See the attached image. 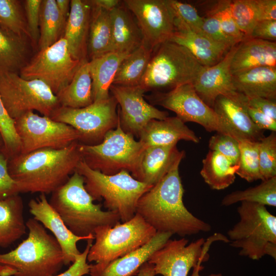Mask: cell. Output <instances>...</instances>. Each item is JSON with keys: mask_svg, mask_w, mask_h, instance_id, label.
I'll use <instances>...</instances> for the list:
<instances>
[{"mask_svg": "<svg viewBox=\"0 0 276 276\" xmlns=\"http://www.w3.org/2000/svg\"><path fill=\"white\" fill-rule=\"evenodd\" d=\"M261 66L276 67V42L247 38L238 43L231 70L233 75Z\"/></svg>", "mask_w": 276, "mask_h": 276, "instance_id": "484cf974", "label": "cell"}, {"mask_svg": "<svg viewBox=\"0 0 276 276\" xmlns=\"http://www.w3.org/2000/svg\"><path fill=\"white\" fill-rule=\"evenodd\" d=\"M154 50L143 41L122 62L112 84L124 86H139L147 68Z\"/></svg>", "mask_w": 276, "mask_h": 276, "instance_id": "e575fe53", "label": "cell"}, {"mask_svg": "<svg viewBox=\"0 0 276 276\" xmlns=\"http://www.w3.org/2000/svg\"><path fill=\"white\" fill-rule=\"evenodd\" d=\"M14 121L21 144L20 153L45 148L60 149L79 142L80 139V133L71 126L33 111Z\"/></svg>", "mask_w": 276, "mask_h": 276, "instance_id": "4fadbf2b", "label": "cell"}, {"mask_svg": "<svg viewBox=\"0 0 276 276\" xmlns=\"http://www.w3.org/2000/svg\"><path fill=\"white\" fill-rule=\"evenodd\" d=\"M42 0H26L24 7L31 40L37 47L39 38V18Z\"/></svg>", "mask_w": 276, "mask_h": 276, "instance_id": "bcb514c9", "label": "cell"}, {"mask_svg": "<svg viewBox=\"0 0 276 276\" xmlns=\"http://www.w3.org/2000/svg\"><path fill=\"white\" fill-rule=\"evenodd\" d=\"M0 131L4 142V153L8 159L19 154L21 144L14 126V121L8 114L0 96Z\"/></svg>", "mask_w": 276, "mask_h": 276, "instance_id": "7bdbcfd3", "label": "cell"}, {"mask_svg": "<svg viewBox=\"0 0 276 276\" xmlns=\"http://www.w3.org/2000/svg\"><path fill=\"white\" fill-rule=\"evenodd\" d=\"M145 148L133 135L123 130L119 116L116 127L108 131L101 142L94 145H79L82 160L91 169L106 175L126 170L133 177Z\"/></svg>", "mask_w": 276, "mask_h": 276, "instance_id": "ba28073f", "label": "cell"}, {"mask_svg": "<svg viewBox=\"0 0 276 276\" xmlns=\"http://www.w3.org/2000/svg\"><path fill=\"white\" fill-rule=\"evenodd\" d=\"M117 105L115 98L110 96L82 108L59 106L50 118L77 130L81 136L80 144L94 145L101 142L106 133L117 126Z\"/></svg>", "mask_w": 276, "mask_h": 276, "instance_id": "8fae6325", "label": "cell"}, {"mask_svg": "<svg viewBox=\"0 0 276 276\" xmlns=\"http://www.w3.org/2000/svg\"><path fill=\"white\" fill-rule=\"evenodd\" d=\"M111 52L129 54L138 48L143 38L132 13L122 4L110 11Z\"/></svg>", "mask_w": 276, "mask_h": 276, "instance_id": "4316f807", "label": "cell"}, {"mask_svg": "<svg viewBox=\"0 0 276 276\" xmlns=\"http://www.w3.org/2000/svg\"><path fill=\"white\" fill-rule=\"evenodd\" d=\"M220 240L229 242L227 238L220 234H215L206 240L200 238L189 244V240L184 237L169 239L148 262L153 265L155 275L188 276L192 268L208 260L210 245L214 241Z\"/></svg>", "mask_w": 276, "mask_h": 276, "instance_id": "5bb4252c", "label": "cell"}, {"mask_svg": "<svg viewBox=\"0 0 276 276\" xmlns=\"http://www.w3.org/2000/svg\"><path fill=\"white\" fill-rule=\"evenodd\" d=\"M156 231L137 213L129 220L113 226H101L94 233L87 260L103 268L147 243Z\"/></svg>", "mask_w": 276, "mask_h": 276, "instance_id": "9c48e42d", "label": "cell"}, {"mask_svg": "<svg viewBox=\"0 0 276 276\" xmlns=\"http://www.w3.org/2000/svg\"><path fill=\"white\" fill-rule=\"evenodd\" d=\"M92 81L88 61H84L71 82L57 95L60 106L80 108L93 102Z\"/></svg>", "mask_w": 276, "mask_h": 276, "instance_id": "d6a6232c", "label": "cell"}, {"mask_svg": "<svg viewBox=\"0 0 276 276\" xmlns=\"http://www.w3.org/2000/svg\"><path fill=\"white\" fill-rule=\"evenodd\" d=\"M91 4L92 9L87 42L88 61L110 52L111 45L110 12Z\"/></svg>", "mask_w": 276, "mask_h": 276, "instance_id": "1f68e13d", "label": "cell"}, {"mask_svg": "<svg viewBox=\"0 0 276 276\" xmlns=\"http://www.w3.org/2000/svg\"><path fill=\"white\" fill-rule=\"evenodd\" d=\"M239 221L227 233L230 245L239 254L255 260L265 255L276 259V217L266 206L241 202L237 208Z\"/></svg>", "mask_w": 276, "mask_h": 276, "instance_id": "8992f818", "label": "cell"}, {"mask_svg": "<svg viewBox=\"0 0 276 276\" xmlns=\"http://www.w3.org/2000/svg\"><path fill=\"white\" fill-rule=\"evenodd\" d=\"M139 137L146 147L177 144L180 140L199 142L195 133L176 116L151 120Z\"/></svg>", "mask_w": 276, "mask_h": 276, "instance_id": "d4e9b609", "label": "cell"}, {"mask_svg": "<svg viewBox=\"0 0 276 276\" xmlns=\"http://www.w3.org/2000/svg\"><path fill=\"white\" fill-rule=\"evenodd\" d=\"M201 264V263H199L193 268V272L190 276H200L199 272L203 268ZM209 276H222V274L221 273H212Z\"/></svg>", "mask_w": 276, "mask_h": 276, "instance_id": "680465c9", "label": "cell"}, {"mask_svg": "<svg viewBox=\"0 0 276 276\" xmlns=\"http://www.w3.org/2000/svg\"><path fill=\"white\" fill-rule=\"evenodd\" d=\"M247 98L236 91L218 96L213 109L219 116L228 134L238 140L259 142L264 130L257 126L247 110Z\"/></svg>", "mask_w": 276, "mask_h": 276, "instance_id": "ac0fdd59", "label": "cell"}, {"mask_svg": "<svg viewBox=\"0 0 276 276\" xmlns=\"http://www.w3.org/2000/svg\"><path fill=\"white\" fill-rule=\"evenodd\" d=\"M168 1L175 17L183 21L193 31L204 34L202 30L203 17L199 14L194 6L176 0Z\"/></svg>", "mask_w": 276, "mask_h": 276, "instance_id": "f6af8a7d", "label": "cell"}, {"mask_svg": "<svg viewBox=\"0 0 276 276\" xmlns=\"http://www.w3.org/2000/svg\"><path fill=\"white\" fill-rule=\"evenodd\" d=\"M203 5L205 6L206 15L215 17L228 35L239 42L246 38L234 21L230 9L229 0L208 1L203 3Z\"/></svg>", "mask_w": 276, "mask_h": 276, "instance_id": "ab89813d", "label": "cell"}, {"mask_svg": "<svg viewBox=\"0 0 276 276\" xmlns=\"http://www.w3.org/2000/svg\"><path fill=\"white\" fill-rule=\"evenodd\" d=\"M240 157L236 172L248 182L262 180L259 160V142L247 140H238Z\"/></svg>", "mask_w": 276, "mask_h": 276, "instance_id": "f35d334b", "label": "cell"}, {"mask_svg": "<svg viewBox=\"0 0 276 276\" xmlns=\"http://www.w3.org/2000/svg\"><path fill=\"white\" fill-rule=\"evenodd\" d=\"M93 240H87V245L82 252L78 255L75 261L64 272L53 276H83L89 274L90 265L87 262V257Z\"/></svg>", "mask_w": 276, "mask_h": 276, "instance_id": "681fc988", "label": "cell"}, {"mask_svg": "<svg viewBox=\"0 0 276 276\" xmlns=\"http://www.w3.org/2000/svg\"><path fill=\"white\" fill-rule=\"evenodd\" d=\"M249 38L275 41L276 20L258 21L253 28Z\"/></svg>", "mask_w": 276, "mask_h": 276, "instance_id": "f907efd6", "label": "cell"}, {"mask_svg": "<svg viewBox=\"0 0 276 276\" xmlns=\"http://www.w3.org/2000/svg\"><path fill=\"white\" fill-rule=\"evenodd\" d=\"M0 96L11 118L34 110L50 117L59 106L57 96L42 81L27 80L18 73L0 70Z\"/></svg>", "mask_w": 276, "mask_h": 276, "instance_id": "30bf717a", "label": "cell"}, {"mask_svg": "<svg viewBox=\"0 0 276 276\" xmlns=\"http://www.w3.org/2000/svg\"><path fill=\"white\" fill-rule=\"evenodd\" d=\"M258 21L276 20L275 0H256Z\"/></svg>", "mask_w": 276, "mask_h": 276, "instance_id": "db71d44e", "label": "cell"}, {"mask_svg": "<svg viewBox=\"0 0 276 276\" xmlns=\"http://www.w3.org/2000/svg\"><path fill=\"white\" fill-rule=\"evenodd\" d=\"M28 237L15 248L0 253V276H53L65 265L58 242L38 221L26 222Z\"/></svg>", "mask_w": 276, "mask_h": 276, "instance_id": "3957f363", "label": "cell"}, {"mask_svg": "<svg viewBox=\"0 0 276 276\" xmlns=\"http://www.w3.org/2000/svg\"><path fill=\"white\" fill-rule=\"evenodd\" d=\"M0 27L31 40L24 3L22 5L20 1L0 0Z\"/></svg>", "mask_w": 276, "mask_h": 276, "instance_id": "74e56055", "label": "cell"}, {"mask_svg": "<svg viewBox=\"0 0 276 276\" xmlns=\"http://www.w3.org/2000/svg\"><path fill=\"white\" fill-rule=\"evenodd\" d=\"M86 191L83 177L76 170L67 181L51 193L49 202L75 235L94 240L95 229L120 221L116 213L102 210Z\"/></svg>", "mask_w": 276, "mask_h": 276, "instance_id": "277c9868", "label": "cell"}, {"mask_svg": "<svg viewBox=\"0 0 276 276\" xmlns=\"http://www.w3.org/2000/svg\"><path fill=\"white\" fill-rule=\"evenodd\" d=\"M247 110L252 121L260 129L263 130H269L271 132L276 131V120L272 119L262 112L249 107L247 104Z\"/></svg>", "mask_w": 276, "mask_h": 276, "instance_id": "f5cc1de1", "label": "cell"}, {"mask_svg": "<svg viewBox=\"0 0 276 276\" xmlns=\"http://www.w3.org/2000/svg\"><path fill=\"white\" fill-rule=\"evenodd\" d=\"M76 171L83 177L85 188L95 200L103 199L104 207L118 214L122 222L135 215L139 199L152 187L135 179L126 170L104 174L89 168L82 159Z\"/></svg>", "mask_w": 276, "mask_h": 276, "instance_id": "5b68a950", "label": "cell"}, {"mask_svg": "<svg viewBox=\"0 0 276 276\" xmlns=\"http://www.w3.org/2000/svg\"><path fill=\"white\" fill-rule=\"evenodd\" d=\"M128 54L109 52L88 61L93 102L106 100L117 72Z\"/></svg>", "mask_w": 276, "mask_h": 276, "instance_id": "f1b7e54d", "label": "cell"}, {"mask_svg": "<svg viewBox=\"0 0 276 276\" xmlns=\"http://www.w3.org/2000/svg\"><path fill=\"white\" fill-rule=\"evenodd\" d=\"M233 76L236 91L248 98L276 100V67H258Z\"/></svg>", "mask_w": 276, "mask_h": 276, "instance_id": "83f0119b", "label": "cell"}, {"mask_svg": "<svg viewBox=\"0 0 276 276\" xmlns=\"http://www.w3.org/2000/svg\"><path fill=\"white\" fill-rule=\"evenodd\" d=\"M151 97L155 104L174 112L184 123L194 122L208 131L229 135L218 114L200 98L192 83L177 86L167 93H157Z\"/></svg>", "mask_w": 276, "mask_h": 276, "instance_id": "9a60e30c", "label": "cell"}, {"mask_svg": "<svg viewBox=\"0 0 276 276\" xmlns=\"http://www.w3.org/2000/svg\"><path fill=\"white\" fill-rule=\"evenodd\" d=\"M26 228L19 194L0 200V247L11 245L26 233Z\"/></svg>", "mask_w": 276, "mask_h": 276, "instance_id": "f546056e", "label": "cell"}, {"mask_svg": "<svg viewBox=\"0 0 276 276\" xmlns=\"http://www.w3.org/2000/svg\"><path fill=\"white\" fill-rule=\"evenodd\" d=\"M203 67L187 48L167 41L154 50L139 86L146 92L193 83Z\"/></svg>", "mask_w": 276, "mask_h": 276, "instance_id": "52a82bcc", "label": "cell"}, {"mask_svg": "<svg viewBox=\"0 0 276 276\" xmlns=\"http://www.w3.org/2000/svg\"><path fill=\"white\" fill-rule=\"evenodd\" d=\"M173 235L157 232L145 244L137 249L119 258L103 268L90 264V276H133L141 266L148 262L156 250L162 247Z\"/></svg>", "mask_w": 276, "mask_h": 276, "instance_id": "7402d4cb", "label": "cell"}, {"mask_svg": "<svg viewBox=\"0 0 276 276\" xmlns=\"http://www.w3.org/2000/svg\"><path fill=\"white\" fill-rule=\"evenodd\" d=\"M110 91L120 105L118 112L122 128L133 136L139 137L151 120L168 117L167 111L159 110L145 100V91L140 86L112 84Z\"/></svg>", "mask_w": 276, "mask_h": 276, "instance_id": "e0dca14e", "label": "cell"}, {"mask_svg": "<svg viewBox=\"0 0 276 276\" xmlns=\"http://www.w3.org/2000/svg\"><path fill=\"white\" fill-rule=\"evenodd\" d=\"M200 174L206 183L213 190L224 189L234 182L238 165H233L221 154L209 150L202 160Z\"/></svg>", "mask_w": 276, "mask_h": 276, "instance_id": "836d02e7", "label": "cell"}, {"mask_svg": "<svg viewBox=\"0 0 276 276\" xmlns=\"http://www.w3.org/2000/svg\"><path fill=\"white\" fill-rule=\"evenodd\" d=\"M4 142L2 133L0 131V152H4Z\"/></svg>", "mask_w": 276, "mask_h": 276, "instance_id": "91938a15", "label": "cell"}, {"mask_svg": "<svg viewBox=\"0 0 276 276\" xmlns=\"http://www.w3.org/2000/svg\"><path fill=\"white\" fill-rule=\"evenodd\" d=\"M237 44L232 47L217 63L211 66H204L192 83L200 98L212 108L218 96L236 91L231 64Z\"/></svg>", "mask_w": 276, "mask_h": 276, "instance_id": "ffe728a7", "label": "cell"}, {"mask_svg": "<svg viewBox=\"0 0 276 276\" xmlns=\"http://www.w3.org/2000/svg\"><path fill=\"white\" fill-rule=\"evenodd\" d=\"M66 23L59 12L55 0H42L37 45L38 51L47 49L60 39Z\"/></svg>", "mask_w": 276, "mask_h": 276, "instance_id": "d590c367", "label": "cell"}, {"mask_svg": "<svg viewBox=\"0 0 276 276\" xmlns=\"http://www.w3.org/2000/svg\"><path fill=\"white\" fill-rule=\"evenodd\" d=\"M259 160L262 181L276 176L275 132H271L259 141Z\"/></svg>", "mask_w": 276, "mask_h": 276, "instance_id": "b9f144b4", "label": "cell"}, {"mask_svg": "<svg viewBox=\"0 0 276 276\" xmlns=\"http://www.w3.org/2000/svg\"><path fill=\"white\" fill-rule=\"evenodd\" d=\"M210 150L225 156L233 165H238L240 157L239 141L232 136L217 132L209 141Z\"/></svg>", "mask_w": 276, "mask_h": 276, "instance_id": "ee69618b", "label": "cell"}, {"mask_svg": "<svg viewBox=\"0 0 276 276\" xmlns=\"http://www.w3.org/2000/svg\"><path fill=\"white\" fill-rule=\"evenodd\" d=\"M242 201L275 207L276 176L262 181L255 187L232 192L223 197L221 204L229 206Z\"/></svg>", "mask_w": 276, "mask_h": 276, "instance_id": "8d00e7d4", "label": "cell"}, {"mask_svg": "<svg viewBox=\"0 0 276 276\" xmlns=\"http://www.w3.org/2000/svg\"><path fill=\"white\" fill-rule=\"evenodd\" d=\"M31 40L0 27V70L19 73L31 59Z\"/></svg>", "mask_w": 276, "mask_h": 276, "instance_id": "4dcf8cb0", "label": "cell"}, {"mask_svg": "<svg viewBox=\"0 0 276 276\" xmlns=\"http://www.w3.org/2000/svg\"><path fill=\"white\" fill-rule=\"evenodd\" d=\"M174 24V32L169 41L187 48L203 66L217 63L232 48L193 31L177 17H175Z\"/></svg>", "mask_w": 276, "mask_h": 276, "instance_id": "44dd1931", "label": "cell"}, {"mask_svg": "<svg viewBox=\"0 0 276 276\" xmlns=\"http://www.w3.org/2000/svg\"><path fill=\"white\" fill-rule=\"evenodd\" d=\"M8 160L4 152H0V200L20 193L17 183L9 173Z\"/></svg>", "mask_w": 276, "mask_h": 276, "instance_id": "c3c4849f", "label": "cell"}, {"mask_svg": "<svg viewBox=\"0 0 276 276\" xmlns=\"http://www.w3.org/2000/svg\"><path fill=\"white\" fill-rule=\"evenodd\" d=\"M246 98L248 106L276 120V100L261 97Z\"/></svg>", "mask_w": 276, "mask_h": 276, "instance_id": "816d5d0a", "label": "cell"}, {"mask_svg": "<svg viewBox=\"0 0 276 276\" xmlns=\"http://www.w3.org/2000/svg\"><path fill=\"white\" fill-rule=\"evenodd\" d=\"M176 145L146 147L134 178L151 186L157 183L185 157V151H179Z\"/></svg>", "mask_w": 276, "mask_h": 276, "instance_id": "603a6c76", "label": "cell"}, {"mask_svg": "<svg viewBox=\"0 0 276 276\" xmlns=\"http://www.w3.org/2000/svg\"><path fill=\"white\" fill-rule=\"evenodd\" d=\"M136 275L137 276H155L153 265L148 262L145 263L141 266Z\"/></svg>", "mask_w": 276, "mask_h": 276, "instance_id": "6f0895ef", "label": "cell"}, {"mask_svg": "<svg viewBox=\"0 0 276 276\" xmlns=\"http://www.w3.org/2000/svg\"><path fill=\"white\" fill-rule=\"evenodd\" d=\"M91 9L90 0L71 1L70 13L62 35L72 57L81 61L88 60L87 42Z\"/></svg>", "mask_w": 276, "mask_h": 276, "instance_id": "cb8c5ba5", "label": "cell"}, {"mask_svg": "<svg viewBox=\"0 0 276 276\" xmlns=\"http://www.w3.org/2000/svg\"><path fill=\"white\" fill-rule=\"evenodd\" d=\"M28 206L33 218L49 229L58 242L62 251L65 265L72 264L81 253L77 246V242L91 239L74 234L50 204L45 194H40L37 198L31 199Z\"/></svg>", "mask_w": 276, "mask_h": 276, "instance_id": "d6986e66", "label": "cell"}, {"mask_svg": "<svg viewBox=\"0 0 276 276\" xmlns=\"http://www.w3.org/2000/svg\"><path fill=\"white\" fill-rule=\"evenodd\" d=\"M176 164L139 199L136 213L156 232L180 237L208 232L211 226L189 212L183 202L185 190Z\"/></svg>", "mask_w": 276, "mask_h": 276, "instance_id": "6da1fadb", "label": "cell"}, {"mask_svg": "<svg viewBox=\"0 0 276 276\" xmlns=\"http://www.w3.org/2000/svg\"><path fill=\"white\" fill-rule=\"evenodd\" d=\"M79 145L75 142L64 148L39 149L9 159L8 171L20 193L50 194L64 184L82 159Z\"/></svg>", "mask_w": 276, "mask_h": 276, "instance_id": "7a4b0ae2", "label": "cell"}, {"mask_svg": "<svg viewBox=\"0 0 276 276\" xmlns=\"http://www.w3.org/2000/svg\"><path fill=\"white\" fill-rule=\"evenodd\" d=\"M123 3L134 16L148 46L154 50L170 40L175 15L168 0H124Z\"/></svg>", "mask_w": 276, "mask_h": 276, "instance_id": "2e32d148", "label": "cell"}, {"mask_svg": "<svg viewBox=\"0 0 276 276\" xmlns=\"http://www.w3.org/2000/svg\"><path fill=\"white\" fill-rule=\"evenodd\" d=\"M91 3L107 11H111L119 6L122 1L119 0H90Z\"/></svg>", "mask_w": 276, "mask_h": 276, "instance_id": "11a10c76", "label": "cell"}, {"mask_svg": "<svg viewBox=\"0 0 276 276\" xmlns=\"http://www.w3.org/2000/svg\"><path fill=\"white\" fill-rule=\"evenodd\" d=\"M59 12L64 21L66 22L70 10L69 0H55Z\"/></svg>", "mask_w": 276, "mask_h": 276, "instance_id": "9f6ffc18", "label": "cell"}, {"mask_svg": "<svg viewBox=\"0 0 276 276\" xmlns=\"http://www.w3.org/2000/svg\"><path fill=\"white\" fill-rule=\"evenodd\" d=\"M202 30L210 39L228 47H232L239 43L224 31L218 21L213 16L206 15L203 17Z\"/></svg>", "mask_w": 276, "mask_h": 276, "instance_id": "7dc6e473", "label": "cell"}, {"mask_svg": "<svg viewBox=\"0 0 276 276\" xmlns=\"http://www.w3.org/2000/svg\"><path fill=\"white\" fill-rule=\"evenodd\" d=\"M230 9L234 21L246 38H249L258 21L256 0L230 1Z\"/></svg>", "mask_w": 276, "mask_h": 276, "instance_id": "60d3db41", "label": "cell"}, {"mask_svg": "<svg viewBox=\"0 0 276 276\" xmlns=\"http://www.w3.org/2000/svg\"><path fill=\"white\" fill-rule=\"evenodd\" d=\"M84 61L72 57L66 40L62 37L47 49L38 51L19 75L27 80L42 81L56 96L71 82Z\"/></svg>", "mask_w": 276, "mask_h": 276, "instance_id": "7c38bea8", "label": "cell"}]
</instances>
